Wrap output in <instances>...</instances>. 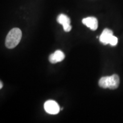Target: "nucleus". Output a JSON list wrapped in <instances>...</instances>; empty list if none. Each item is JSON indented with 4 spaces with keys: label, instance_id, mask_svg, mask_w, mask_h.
<instances>
[{
    "label": "nucleus",
    "instance_id": "nucleus-9",
    "mask_svg": "<svg viewBox=\"0 0 123 123\" xmlns=\"http://www.w3.org/2000/svg\"><path fill=\"white\" fill-rule=\"evenodd\" d=\"M3 87V83H2V81H1V82H0V88H2Z\"/></svg>",
    "mask_w": 123,
    "mask_h": 123
},
{
    "label": "nucleus",
    "instance_id": "nucleus-5",
    "mask_svg": "<svg viewBox=\"0 0 123 123\" xmlns=\"http://www.w3.org/2000/svg\"><path fill=\"white\" fill-rule=\"evenodd\" d=\"M82 23L91 30H96L98 27V19L94 17H89L83 18L82 20Z\"/></svg>",
    "mask_w": 123,
    "mask_h": 123
},
{
    "label": "nucleus",
    "instance_id": "nucleus-4",
    "mask_svg": "<svg viewBox=\"0 0 123 123\" xmlns=\"http://www.w3.org/2000/svg\"><path fill=\"white\" fill-rule=\"evenodd\" d=\"M56 21L59 24L63 26L64 31L69 32L71 30L72 26L70 25L71 20L67 15L61 14L58 16Z\"/></svg>",
    "mask_w": 123,
    "mask_h": 123
},
{
    "label": "nucleus",
    "instance_id": "nucleus-2",
    "mask_svg": "<svg viewBox=\"0 0 123 123\" xmlns=\"http://www.w3.org/2000/svg\"><path fill=\"white\" fill-rule=\"evenodd\" d=\"M120 78L116 74H113L110 76H104L100 78L99 81V86L101 88H110L115 90L119 87Z\"/></svg>",
    "mask_w": 123,
    "mask_h": 123
},
{
    "label": "nucleus",
    "instance_id": "nucleus-6",
    "mask_svg": "<svg viewBox=\"0 0 123 123\" xmlns=\"http://www.w3.org/2000/svg\"><path fill=\"white\" fill-rule=\"evenodd\" d=\"M65 58V55L61 50H56L54 53L51 54L49 56V61L51 63H56L62 62Z\"/></svg>",
    "mask_w": 123,
    "mask_h": 123
},
{
    "label": "nucleus",
    "instance_id": "nucleus-3",
    "mask_svg": "<svg viewBox=\"0 0 123 123\" xmlns=\"http://www.w3.org/2000/svg\"><path fill=\"white\" fill-rule=\"evenodd\" d=\"M44 110L47 113L51 115H56L60 111L59 105L56 101L54 100H47L44 104Z\"/></svg>",
    "mask_w": 123,
    "mask_h": 123
},
{
    "label": "nucleus",
    "instance_id": "nucleus-8",
    "mask_svg": "<svg viewBox=\"0 0 123 123\" xmlns=\"http://www.w3.org/2000/svg\"><path fill=\"white\" fill-rule=\"evenodd\" d=\"M118 42V39L117 38L114 36V35H112V37L111 38L110 40V42L109 44H110L111 46H116Z\"/></svg>",
    "mask_w": 123,
    "mask_h": 123
},
{
    "label": "nucleus",
    "instance_id": "nucleus-1",
    "mask_svg": "<svg viewBox=\"0 0 123 123\" xmlns=\"http://www.w3.org/2000/svg\"><path fill=\"white\" fill-rule=\"evenodd\" d=\"M22 38V31L18 28L12 29L7 34L5 40V46L7 49H12L18 45Z\"/></svg>",
    "mask_w": 123,
    "mask_h": 123
},
{
    "label": "nucleus",
    "instance_id": "nucleus-7",
    "mask_svg": "<svg viewBox=\"0 0 123 123\" xmlns=\"http://www.w3.org/2000/svg\"><path fill=\"white\" fill-rule=\"evenodd\" d=\"M113 35V31L108 29H105L99 37V41L103 44H108L110 42L111 38Z\"/></svg>",
    "mask_w": 123,
    "mask_h": 123
}]
</instances>
